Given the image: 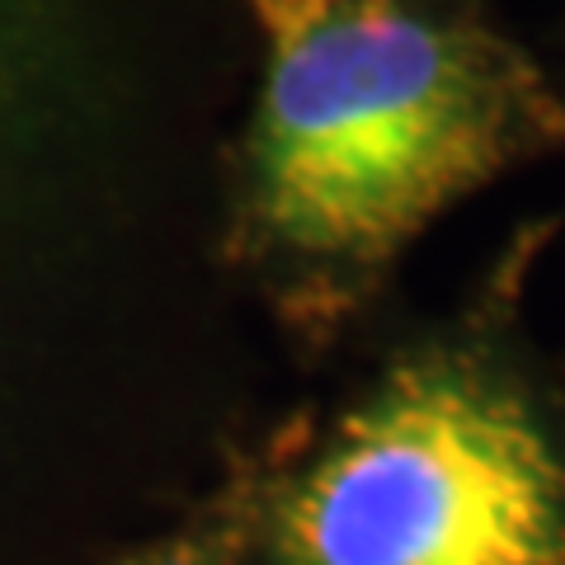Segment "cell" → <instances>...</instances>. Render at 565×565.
I'll use <instances>...</instances> for the list:
<instances>
[{
    "mask_svg": "<svg viewBox=\"0 0 565 565\" xmlns=\"http://www.w3.org/2000/svg\"><path fill=\"white\" fill-rule=\"evenodd\" d=\"M24 95V52L14 39V24L0 20V137H10V118Z\"/></svg>",
    "mask_w": 565,
    "mask_h": 565,
    "instance_id": "3",
    "label": "cell"
},
{
    "mask_svg": "<svg viewBox=\"0 0 565 565\" xmlns=\"http://www.w3.org/2000/svg\"><path fill=\"white\" fill-rule=\"evenodd\" d=\"M264 85L245 245L344 307L438 212L565 147V99L500 33L405 0H250Z\"/></svg>",
    "mask_w": 565,
    "mask_h": 565,
    "instance_id": "1",
    "label": "cell"
},
{
    "mask_svg": "<svg viewBox=\"0 0 565 565\" xmlns=\"http://www.w3.org/2000/svg\"><path fill=\"white\" fill-rule=\"evenodd\" d=\"M141 565H207L199 552H170V556H151V561H141Z\"/></svg>",
    "mask_w": 565,
    "mask_h": 565,
    "instance_id": "4",
    "label": "cell"
},
{
    "mask_svg": "<svg viewBox=\"0 0 565 565\" xmlns=\"http://www.w3.org/2000/svg\"><path fill=\"white\" fill-rule=\"evenodd\" d=\"M274 565H565V448L500 367L429 353L334 424Z\"/></svg>",
    "mask_w": 565,
    "mask_h": 565,
    "instance_id": "2",
    "label": "cell"
}]
</instances>
